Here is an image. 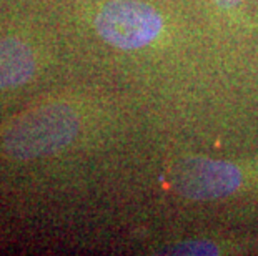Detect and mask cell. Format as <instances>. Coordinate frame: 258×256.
I'll list each match as a JSON object with an SVG mask.
<instances>
[{
  "label": "cell",
  "instance_id": "1",
  "mask_svg": "<svg viewBox=\"0 0 258 256\" xmlns=\"http://www.w3.org/2000/svg\"><path fill=\"white\" fill-rule=\"evenodd\" d=\"M80 132V117L67 103L32 108L14 120L4 135V150L15 160H34L58 153Z\"/></svg>",
  "mask_w": 258,
  "mask_h": 256
},
{
  "label": "cell",
  "instance_id": "2",
  "mask_svg": "<svg viewBox=\"0 0 258 256\" xmlns=\"http://www.w3.org/2000/svg\"><path fill=\"white\" fill-rule=\"evenodd\" d=\"M102 40L120 50H139L157 39L163 20L152 5L139 0H110L95 17Z\"/></svg>",
  "mask_w": 258,
  "mask_h": 256
},
{
  "label": "cell",
  "instance_id": "3",
  "mask_svg": "<svg viewBox=\"0 0 258 256\" xmlns=\"http://www.w3.org/2000/svg\"><path fill=\"white\" fill-rule=\"evenodd\" d=\"M172 182L182 197L208 201L235 193L243 185V175L240 168L230 161L186 156L172 168Z\"/></svg>",
  "mask_w": 258,
  "mask_h": 256
},
{
  "label": "cell",
  "instance_id": "4",
  "mask_svg": "<svg viewBox=\"0 0 258 256\" xmlns=\"http://www.w3.org/2000/svg\"><path fill=\"white\" fill-rule=\"evenodd\" d=\"M34 50L19 39H0V90L27 83L35 75Z\"/></svg>",
  "mask_w": 258,
  "mask_h": 256
},
{
  "label": "cell",
  "instance_id": "5",
  "mask_svg": "<svg viewBox=\"0 0 258 256\" xmlns=\"http://www.w3.org/2000/svg\"><path fill=\"white\" fill-rule=\"evenodd\" d=\"M165 253L168 254H218L220 248L218 244L208 241V239H191V241L178 243L175 246L168 248Z\"/></svg>",
  "mask_w": 258,
  "mask_h": 256
},
{
  "label": "cell",
  "instance_id": "6",
  "mask_svg": "<svg viewBox=\"0 0 258 256\" xmlns=\"http://www.w3.org/2000/svg\"><path fill=\"white\" fill-rule=\"evenodd\" d=\"M213 2L222 9H233V7H237L241 0H213Z\"/></svg>",
  "mask_w": 258,
  "mask_h": 256
}]
</instances>
